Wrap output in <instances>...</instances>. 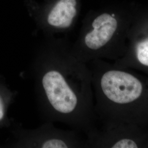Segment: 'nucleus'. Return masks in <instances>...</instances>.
Instances as JSON below:
<instances>
[{"label": "nucleus", "mask_w": 148, "mask_h": 148, "mask_svg": "<svg viewBox=\"0 0 148 148\" xmlns=\"http://www.w3.org/2000/svg\"><path fill=\"white\" fill-rule=\"evenodd\" d=\"M84 69L61 43L41 49L32 64L37 109L43 122L79 127L84 121Z\"/></svg>", "instance_id": "nucleus-1"}, {"label": "nucleus", "mask_w": 148, "mask_h": 148, "mask_svg": "<svg viewBox=\"0 0 148 148\" xmlns=\"http://www.w3.org/2000/svg\"><path fill=\"white\" fill-rule=\"evenodd\" d=\"M16 146L24 148H70L77 142L74 132L55 127L53 122H44L34 129L19 128Z\"/></svg>", "instance_id": "nucleus-2"}, {"label": "nucleus", "mask_w": 148, "mask_h": 148, "mask_svg": "<svg viewBox=\"0 0 148 148\" xmlns=\"http://www.w3.org/2000/svg\"><path fill=\"white\" fill-rule=\"evenodd\" d=\"M99 87L109 100L119 104H126L137 99L143 86L139 79L131 74L116 70L105 72L99 79Z\"/></svg>", "instance_id": "nucleus-3"}, {"label": "nucleus", "mask_w": 148, "mask_h": 148, "mask_svg": "<svg viewBox=\"0 0 148 148\" xmlns=\"http://www.w3.org/2000/svg\"><path fill=\"white\" fill-rule=\"evenodd\" d=\"M92 29L85 34L83 42L85 47L97 51L110 41L117 27L116 19L108 13H103L92 21Z\"/></svg>", "instance_id": "nucleus-4"}, {"label": "nucleus", "mask_w": 148, "mask_h": 148, "mask_svg": "<svg viewBox=\"0 0 148 148\" xmlns=\"http://www.w3.org/2000/svg\"><path fill=\"white\" fill-rule=\"evenodd\" d=\"M76 14V0H59L48 14L46 24L54 32H64L71 27Z\"/></svg>", "instance_id": "nucleus-5"}, {"label": "nucleus", "mask_w": 148, "mask_h": 148, "mask_svg": "<svg viewBox=\"0 0 148 148\" xmlns=\"http://www.w3.org/2000/svg\"><path fill=\"white\" fill-rule=\"evenodd\" d=\"M136 54L139 62L148 66V37L138 43Z\"/></svg>", "instance_id": "nucleus-6"}, {"label": "nucleus", "mask_w": 148, "mask_h": 148, "mask_svg": "<svg viewBox=\"0 0 148 148\" xmlns=\"http://www.w3.org/2000/svg\"><path fill=\"white\" fill-rule=\"evenodd\" d=\"M113 148H137V144L132 140L128 139H123L120 140L112 147Z\"/></svg>", "instance_id": "nucleus-7"}, {"label": "nucleus", "mask_w": 148, "mask_h": 148, "mask_svg": "<svg viewBox=\"0 0 148 148\" xmlns=\"http://www.w3.org/2000/svg\"><path fill=\"white\" fill-rule=\"evenodd\" d=\"M6 106L3 97L0 95V122L2 121L5 116Z\"/></svg>", "instance_id": "nucleus-8"}]
</instances>
